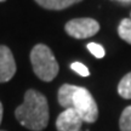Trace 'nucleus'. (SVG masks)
<instances>
[{"label": "nucleus", "mask_w": 131, "mask_h": 131, "mask_svg": "<svg viewBox=\"0 0 131 131\" xmlns=\"http://www.w3.org/2000/svg\"><path fill=\"white\" fill-rule=\"evenodd\" d=\"M15 117L26 129L42 131L49 124V104L46 97L37 90H27L23 103L15 111Z\"/></svg>", "instance_id": "obj_1"}, {"label": "nucleus", "mask_w": 131, "mask_h": 131, "mask_svg": "<svg viewBox=\"0 0 131 131\" xmlns=\"http://www.w3.org/2000/svg\"><path fill=\"white\" fill-rule=\"evenodd\" d=\"M30 62L34 74L42 81H52L58 74V63L51 49L44 44H38L30 51Z\"/></svg>", "instance_id": "obj_2"}, {"label": "nucleus", "mask_w": 131, "mask_h": 131, "mask_svg": "<svg viewBox=\"0 0 131 131\" xmlns=\"http://www.w3.org/2000/svg\"><path fill=\"white\" fill-rule=\"evenodd\" d=\"M72 108L78 113L81 120L85 123L92 124L98 118V107L97 103L94 100L92 95L85 88H78L73 96Z\"/></svg>", "instance_id": "obj_3"}, {"label": "nucleus", "mask_w": 131, "mask_h": 131, "mask_svg": "<svg viewBox=\"0 0 131 131\" xmlns=\"http://www.w3.org/2000/svg\"><path fill=\"white\" fill-rule=\"evenodd\" d=\"M66 32L75 39H86L94 37L100 30V24L94 18H74L66 23Z\"/></svg>", "instance_id": "obj_4"}, {"label": "nucleus", "mask_w": 131, "mask_h": 131, "mask_svg": "<svg viewBox=\"0 0 131 131\" xmlns=\"http://www.w3.org/2000/svg\"><path fill=\"white\" fill-rule=\"evenodd\" d=\"M83 120L73 108H67L57 117V131H80L83 126Z\"/></svg>", "instance_id": "obj_5"}, {"label": "nucleus", "mask_w": 131, "mask_h": 131, "mask_svg": "<svg viewBox=\"0 0 131 131\" xmlns=\"http://www.w3.org/2000/svg\"><path fill=\"white\" fill-rule=\"evenodd\" d=\"M16 73V62L7 46L0 45V83H6L14 78Z\"/></svg>", "instance_id": "obj_6"}, {"label": "nucleus", "mask_w": 131, "mask_h": 131, "mask_svg": "<svg viewBox=\"0 0 131 131\" xmlns=\"http://www.w3.org/2000/svg\"><path fill=\"white\" fill-rule=\"evenodd\" d=\"M79 86H75V85H70V84H64L62 85L60 90H58V94H57V100L60 106L63 108H72V101H73V96H74L75 91L78 90Z\"/></svg>", "instance_id": "obj_7"}, {"label": "nucleus", "mask_w": 131, "mask_h": 131, "mask_svg": "<svg viewBox=\"0 0 131 131\" xmlns=\"http://www.w3.org/2000/svg\"><path fill=\"white\" fill-rule=\"evenodd\" d=\"M38 5L47 10H63L72 5L80 3L81 0H35Z\"/></svg>", "instance_id": "obj_8"}, {"label": "nucleus", "mask_w": 131, "mask_h": 131, "mask_svg": "<svg viewBox=\"0 0 131 131\" xmlns=\"http://www.w3.org/2000/svg\"><path fill=\"white\" fill-rule=\"evenodd\" d=\"M118 94L125 100H131V72L127 73L118 84Z\"/></svg>", "instance_id": "obj_9"}, {"label": "nucleus", "mask_w": 131, "mask_h": 131, "mask_svg": "<svg viewBox=\"0 0 131 131\" xmlns=\"http://www.w3.org/2000/svg\"><path fill=\"white\" fill-rule=\"evenodd\" d=\"M118 34L124 41L131 44V19H122V22L119 23V27H118Z\"/></svg>", "instance_id": "obj_10"}, {"label": "nucleus", "mask_w": 131, "mask_h": 131, "mask_svg": "<svg viewBox=\"0 0 131 131\" xmlns=\"http://www.w3.org/2000/svg\"><path fill=\"white\" fill-rule=\"evenodd\" d=\"M120 131H131V106H127L123 111L119 119Z\"/></svg>", "instance_id": "obj_11"}, {"label": "nucleus", "mask_w": 131, "mask_h": 131, "mask_svg": "<svg viewBox=\"0 0 131 131\" xmlns=\"http://www.w3.org/2000/svg\"><path fill=\"white\" fill-rule=\"evenodd\" d=\"M86 47H88V50H89L96 58H103L104 55H106V51H104L103 46L100 45V44H97V42H89Z\"/></svg>", "instance_id": "obj_12"}, {"label": "nucleus", "mask_w": 131, "mask_h": 131, "mask_svg": "<svg viewBox=\"0 0 131 131\" xmlns=\"http://www.w3.org/2000/svg\"><path fill=\"white\" fill-rule=\"evenodd\" d=\"M70 68L74 70L75 73H78L80 77H89L90 75V72L88 69V67L83 63H80V62H73L72 64H70Z\"/></svg>", "instance_id": "obj_13"}, {"label": "nucleus", "mask_w": 131, "mask_h": 131, "mask_svg": "<svg viewBox=\"0 0 131 131\" xmlns=\"http://www.w3.org/2000/svg\"><path fill=\"white\" fill-rule=\"evenodd\" d=\"M3 113H4V108H3V104L0 102V124H1V120H3Z\"/></svg>", "instance_id": "obj_14"}, {"label": "nucleus", "mask_w": 131, "mask_h": 131, "mask_svg": "<svg viewBox=\"0 0 131 131\" xmlns=\"http://www.w3.org/2000/svg\"><path fill=\"white\" fill-rule=\"evenodd\" d=\"M122 1H124V3H131V0H122Z\"/></svg>", "instance_id": "obj_15"}, {"label": "nucleus", "mask_w": 131, "mask_h": 131, "mask_svg": "<svg viewBox=\"0 0 131 131\" xmlns=\"http://www.w3.org/2000/svg\"><path fill=\"white\" fill-rule=\"evenodd\" d=\"M0 1H1V3H3V1H5V0H0Z\"/></svg>", "instance_id": "obj_16"}, {"label": "nucleus", "mask_w": 131, "mask_h": 131, "mask_svg": "<svg viewBox=\"0 0 131 131\" xmlns=\"http://www.w3.org/2000/svg\"><path fill=\"white\" fill-rule=\"evenodd\" d=\"M0 131H4V130H0Z\"/></svg>", "instance_id": "obj_17"}]
</instances>
